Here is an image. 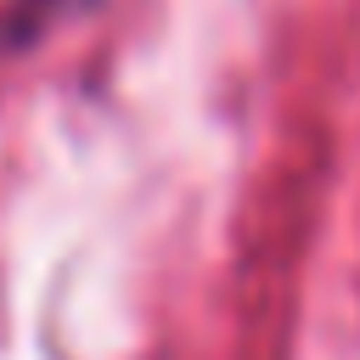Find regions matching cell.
Returning <instances> with one entry per match:
<instances>
[{"instance_id":"cell-1","label":"cell","mask_w":360,"mask_h":360,"mask_svg":"<svg viewBox=\"0 0 360 360\" xmlns=\"http://www.w3.org/2000/svg\"><path fill=\"white\" fill-rule=\"evenodd\" d=\"M101 0H6L0 6V51L6 56H22L34 51L56 22L79 17V11H96Z\"/></svg>"}]
</instances>
